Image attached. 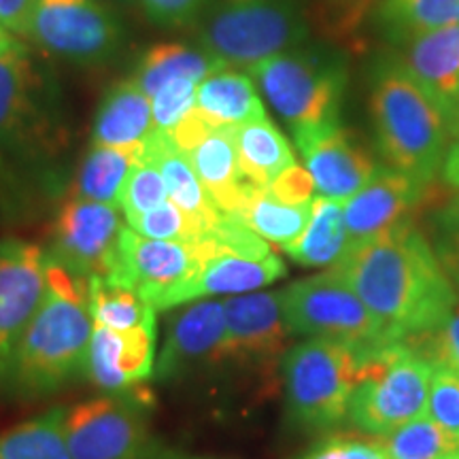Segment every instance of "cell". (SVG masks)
Returning a JSON list of instances; mask_svg holds the SVG:
<instances>
[{"label":"cell","instance_id":"cell-20","mask_svg":"<svg viewBox=\"0 0 459 459\" xmlns=\"http://www.w3.org/2000/svg\"><path fill=\"white\" fill-rule=\"evenodd\" d=\"M404 45V66L459 132V24L417 34Z\"/></svg>","mask_w":459,"mask_h":459},{"label":"cell","instance_id":"cell-25","mask_svg":"<svg viewBox=\"0 0 459 459\" xmlns=\"http://www.w3.org/2000/svg\"><path fill=\"white\" fill-rule=\"evenodd\" d=\"M232 134L240 170L257 187H271L281 172L296 164L290 143L266 117L237 126Z\"/></svg>","mask_w":459,"mask_h":459},{"label":"cell","instance_id":"cell-27","mask_svg":"<svg viewBox=\"0 0 459 459\" xmlns=\"http://www.w3.org/2000/svg\"><path fill=\"white\" fill-rule=\"evenodd\" d=\"M39 77L24 45L0 54V139H15L32 124Z\"/></svg>","mask_w":459,"mask_h":459},{"label":"cell","instance_id":"cell-16","mask_svg":"<svg viewBox=\"0 0 459 459\" xmlns=\"http://www.w3.org/2000/svg\"><path fill=\"white\" fill-rule=\"evenodd\" d=\"M223 315L226 361L271 366L285 355L291 332L283 317V290L228 298Z\"/></svg>","mask_w":459,"mask_h":459},{"label":"cell","instance_id":"cell-5","mask_svg":"<svg viewBox=\"0 0 459 459\" xmlns=\"http://www.w3.org/2000/svg\"><path fill=\"white\" fill-rule=\"evenodd\" d=\"M249 71L291 130L341 122L347 66L336 54L290 51L262 60Z\"/></svg>","mask_w":459,"mask_h":459},{"label":"cell","instance_id":"cell-21","mask_svg":"<svg viewBox=\"0 0 459 459\" xmlns=\"http://www.w3.org/2000/svg\"><path fill=\"white\" fill-rule=\"evenodd\" d=\"M183 153L187 156L209 198L213 200V204L221 213L238 215L247 198L255 189H262L254 186L240 170L232 128H213L211 126Z\"/></svg>","mask_w":459,"mask_h":459},{"label":"cell","instance_id":"cell-48","mask_svg":"<svg viewBox=\"0 0 459 459\" xmlns=\"http://www.w3.org/2000/svg\"><path fill=\"white\" fill-rule=\"evenodd\" d=\"M443 459H459V449H457V451H453V453H449V455H445Z\"/></svg>","mask_w":459,"mask_h":459},{"label":"cell","instance_id":"cell-22","mask_svg":"<svg viewBox=\"0 0 459 459\" xmlns=\"http://www.w3.org/2000/svg\"><path fill=\"white\" fill-rule=\"evenodd\" d=\"M139 158H145L158 166L164 177L170 203H175L183 213L196 221L200 234L220 220L221 211L209 198L187 156L175 145L169 132L153 128L152 134L143 141Z\"/></svg>","mask_w":459,"mask_h":459},{"label":"cell","instance_id":"cell-23","mask_svg":"<svg viewBox=\"0 0 459 459\" xmlns=\"http://www.w3.org/2000/svg\"><path fill=\"white\" fill-rule=\"evenodd\" d=\"M149 96L134 82L117 83L102 100L94 122V147H143L152 134Z\"/></svg>","mask_w":459,"mask_h":459},{"label":"cell","instance_id":"cell-10","mask_svg":"<svg viewBox=\"0 0 459 459\" xmlns=\"http://www.w3.org/2000/svg\"><path fill=\"white\" fill-rule=\"evenodd\" d=\"M198 264L192 243L145 238L124 228L105 279L136 291L158 313L175 308L177 294L196 274Z\"/></svg>","mask_w":459,"mask_h":459},{"label":"cell","instance_id":"cell-34","mask_svg":"<svg viewBox=\"0 0 459 459\" xmlns=\"http://www.w3.org/2000/svg\"><path fill=\"white\" fill-rule=\"evenodd\" d=\"M377 440L387 459H443L459 449L457 440L426 415L377 436Z\"/></svg>","mask_w":459,"mask_h":459},{"label":"cell","instance_id":"cell-43","mask_svg":"<svg viewBox=\"0 0 459 459\" xmlns=\"http://www.w3.org/2000/svg\"><path fill=\"white\" fill-rule=\"evenodd\" d=\"M204 0H143L147 15L162 26H181L194 20Z\"/></svg>","mask_w":459,"mask_h":459},{"label":"cell","instance_id":"cell-26","mask_svg":"<svg viewBox=\"0 0 459 459\" xmlns=\"http://www.w3.org/2000/svg\"><path fill=\"white\" fill-rule=\"evenodd\" d=\"M349 247L347 223H344L342 203L315 196L313 213L307 228L294 243L285 245L283 251L302 266H328L336 264Z\"/></svg>","mask_w":459,"mask_h":459},{"label":"cell","instance_id":"cell-13","mask_svg":"<svg viewBox=\"0 0 459 459\" xmlns=\"http://www.w3.org/2000/svg\"><path fill=\"white\" fill-rule=\"evenodd\" d=\"M429 189L432 186H423L392 166L377 169L368 183L342 203L349 247L415 226L419 211L429 200Z\"/></svg>","mask_w":459,"mask_h":459},{"label":"cell","instance_id":"cell-3","mask_svg":"<svg viewBox=\"0 0 459 459\" xmlns=\"http://www.w3.org/2000/svg\"><path fill=\"white\" fill-rule=\"evenodd\" d=\"M94 321L88 300L45 287L11 359L7 385L26 398H43L85 377Z\"/></svg>","mask_w":459,"mask_h":459},{"label":"cell","instance_id":"cell-44","mask_svg":"<svg viewBox=\"0 0 459 459\" xmlns=\"http://www.w3.org/2000/svg\"><path fill=\"white\" fill-rule=\"evenodd\" d=\"M330 24L341 34H351L359 26L361 17L368 13L372 0H328Z\"/></svg>","mask_w":459,"mask_h":459},{"label":"cell","instance_id":"cell-31","mask_svg":"<svg viewBox=\"0 0 459 459\" xmlns=\"http://www.w3.org/2000/svg\"><path fill=\"white\" fill-rule=\"evenodd\" d=\"M383 32L406 43L417 34L459 24V0H385L381 4Z\"/></svg>","mask_w":459,"mask_h":459},{"label":"cell","instance_id":"cell-8","mask_svg":"<svg viewBox=\"0 0 459 459\" xmlns=\"http://www.w3.org/2000/svg\"><path fill=\"white\" fill-rule=\"evenodd\" d=\"M283 317L294 336L341 342L355 351L394 342L347 281L334 271L285 287Z\"/></svg>","mask_w":459,"mask_h":459},{"label":"cell","instance_id":"cell-37","mask_svg":"<svg viewBox=\"0 0 459 459\" xmlns=\"http://www.w3.org/2000/svg\"><path fill=\"white\" fill-rule=\"evenodd\" d=\"M404 342L432 366H443L459 375V300L449 319L438 330L409 338Z\"/></svg>","mask_w":459,"mask_h":459},{"label":"cell","instance_id":"cell-41","mask_svg":"<svg viewBox=\"0 0 459 459\" xmlns=\"http://www.w3.org/2000/svg\"><path fill=\"white\" fill-rule=\"evenodd\" d=\"M274 198L283 200L290 204H304L311 203L315 198V183L302 166H290L285 172H281L277 179L273 181L271 187H266Z\"/></svg>","mask_w":459,"mask_h":459},{"label":"cell","instance_id":"cell-4","mask_svg":"<svg viewBox=\"0 0 459 459\" xmlns=\"http://www.w3.org/2000/svg\"><path fill=\"white\" fill-rule=\"evenodd\" d=\"M358 353V385L347 419L361 434L385 436L428 411L432 364L404 341L383 342Z\"/></svg>","mask_w":459,"mask_h":459},{"label":"cell","instance_id":"cell-46","mask_svg":"<svg viewBox=\"0 0 459 459\" xmlns=\"http://www.w3.org/2000/svg\"><path fill=\"white\" fill-rule=\"evenodd\" d=\"M440 175H443L446 186L459 189V136L451 143L449 149H446Z\"/></svg>","mask_w":459,"mask_h":459},{"label":"cell","instance_id":"cell-40","mask_svg":"<svg viewBox=\"0 0 459 459\" xmlns=\"http://www.w3.org/2000/svg\"><path fill=\"white\" fill-rule=\"evenodd\" d=\"M432 249L446 277L459 290V198L440 206L432 217Z\"/></svg>","mask_w":459,"mask_h":459},{"label":"cell","instance_id":"cell-24","mask_svg":"<svg viewBox=\"0 0 459 459\" xmlns=\"http://www.w3.org/2000/svg\"><path fill=\"white\" fill-rule=\"evenodd\" d=\"M196 113L213 128H237L266 117L254 82L230 68L198 83Z\"/></svg>","mask_w":459,"mask_h":459},{"label":"cell","instance_id":"cell-38","mask_svg":"<svg viewBox=\"0 0 459 459\" xmlns=\"http://www.w3.org/2000/svg\"><path fill=\"white\" fill-rule=\"evenodd\" d=\"M426 412L459 443V375L443 366H432Z\"/></svg>","mask_w":459,"mask_h":459},{"label":"cell","instance_id":"cell-30","mask_svg":"<svg viewBox=\"0 0 459 459\" xmlns=\"http://www.w3.org/2000/svg\"><path fill=\"white\" fill-rule=\"evenodd\" d=\"M311 213L313 200L304 204H290L274 198L268 189H255L247 198L240 213L234 217L247 223L257 237L285 247L300 237L302 230L311 220Z\"/></svg>","mask_w":459,"mask_h":459},{"label":"cell","instance_id":"cell-32","mask_svg":"<svg viewBox=\"0 0 459 459\" xmlns=\"http://www.w3.org/2000/svg\"><path fill=\"white\" fill-rule=\"evenodd\" d=\"M143 147H94L83 160L77 196L117 206L119 192Z\"/></svg>","mask_w":459,"mask_h":459},{"label":"cell","instance_id":"cell-29","mask_svg":"<svg viewBox=\"0 0 459 459\" xmlns=\"http://www.w3.org/2000/svg\"><path fill=\"white\" fill-rule=\"evenodd\" d=\"M0 459H73L66 445V411L56 406L0 434Z\"/></svg>","mask_w":459,"mask_h":459},{"label":"cell","instance_id":"cell-9","mask_svg":"<svg viewBox=\"0 0 459 459\" xmlns=\"http://www.w3.org/2000/svg\"><path fill=\"white\" fill-rule=\"evenodd\" d=\"M152 398L145 389H130L107 398L82 402L66 411V445L73 459H149L147 426Z\"/></svg>","mask_w":459,"mask_h":459},{"label":"cell","instance_id":"cell-47","mask_svg":"<svg viewBox=\"0 0 459 459\" xmlns=\"http://www.w3.org/2000/svg\"><path fill=\"white\" fill-rule=\"evenodd\" d=\"M17 41L13 37H9V32H4L3 28H0V54H4V51H9L11 48H15Z\"/></svg>","mask_w":459,"mask_h":459},{"label":"cell","instance_id":"cell-15","mask_svg":"<svg viewBox=\"0 0 459 459\" xmlns=\"http://www.w3.org/2000/svg\"><path fill=\"white\" fill-rule=\"evenodd\" d=\"M45 296V254L26 240H0V383Z\"/></svg>","mask_w":459,"mask_h":459},{"label":"cell","instance_id":"cell-39","mask_svg":"<svg viewBox=\"0 0 459 459\" xmlns=\"http://www.w3.org/2000/svg\"><path fill=\"white\" fill-rule=\"evenodd\" d=\"M196 88L198 83L189 79H175L164 85L152 99L153 128L170 134L196 108Z\"/></svg>","mask_w":459,"mask_h":459},{"label":"cell","instance_id":"cell-12","mask_svg":"<svg viewBox=\"0 0 459 459\" xmlns=\"http://www.w3.org/2000/svg\"><path fill=\"white\" fill-rule=\"evenodd\" d=\"M122 230L117 206L77 196L57 213L48 255L79 279L107 277Z\"/></svg>","mask_w":459,"mask_h":459},{"label":"cell","instance_id":"cell-36","mask_svg":"<svg viewBox=\"0 0 459 459\" xmlns=\"http://www.w3.org/2000/svg\"><path fill=\"white\" fill-rule=\"evenodd\" d=\"M128 228L145 238L156 240H177V243H194L200 237V228L192 217H187L183 211L170 200L158 204L156 209L147 213L130 217Z\"/></svg>","mask_w":459,"mask_h":459},{"label":"cell","instance_id":"cell-1","mask_svg":"<svg viewBox=\"0 0 459 459\" xmlns=\"http://www.w3.org/2000/svg\"><path fill=\"white\" fill-rule=\"evenodd\" d=\"M332 271L347 281L394 342L438 330L459 300L417 226L349 247Z\"/></svg>","mask_w":459,"mask_h":459},{"label":"cell","instance_id":"cell-49","mask_svg":"<svg viewBox=\"0 0 459 459\" xmlns=\"http://www.w3.org/2000/svg\"><path fill=\"white\" fill-rule=\"evenodd\" d=\"M383 459H387V457H383Z\"/></svg>","mask_w":459,"mask_h":459},{"label":"cell","instance_id":"cell-18","mask_svg":"<svg viewBox=\"0 0 459 459\" xmlns=\"http://www.w3.org/2000/svg\"><path fill=\"white\" fill-rule=\"evenodd\" d=\"M156 321L132 330L94 325L85 377L108 394L130 392L149 381L156 366Z\"/></svg>","mask_w":459,"mask_h":459},{"label":"cell","instance_id":"cell-7","mask_svg":"<svg viewBox=\"0 0 459 459\" xmlns=\"http://www.w3.org/2000/svg\"><path fill=\"white\" fill-rule=\"evenodd\" d=\"M287 412L304 428L324 429L347 417L358 385V353L347 344L308 338L283 355Z\"/></svg>","mask_w":459,"mask_h":459},{"label":"cell","instance_id":"cell-6","mask_svg":"<svg viewBox=\"0 0 459 459\" xmlns=\"http://www.w3.org/2000/svg\"><path fill=\"white\" fill-rule=\"evenodd\" d=\"M307 22L294 0H220L200 41L226 66L254 68L307 39Z\"/></svg>","mask_w":459,"mask_h":459},{"label":"cell","instance_id":"cell-35","mask_svg":"<svg viewBox=\"0 0 459 459\" xmlns=\"http://www.w3.org/2000/svg\"><path fill=\"white\" fill-rule=\"evenodd\" d=\"M166 200H169V192H166L164 177L158 166L145 158L136 160L132 164L128 177H126L117 198V204L122 206L126 220L147 213V211L156 209Z\"/></svg>","mask_w":459,"mask_h":459},{"label":"cell","instance_id":"cell-45","mask_svg":"<svg viewBox=\"0 0 459 459\" xmlns=\"http://www.w3.org/2000/svg\"><path fill=\"white\" fill-rule=\"evenodd\" d=\"M37 0H0V28L4 32L28 34Z\"/></svg>","mask_w":459,"mask_h":459},{"label":"cell","instance_id":"cell-14","mask_svg":"<svg viewBox=\"0 0 459 459\" xmlns=\"http://www.w3.org/2000/svg\"><path fill=\"white\" fill-rule=\"evenodd\" d=\"M298 152L321 196L344 203L368 183L378 166L341 122L291 130Z\"/></svg>","mask_w":459,"mask_h":459},{"label":"cell","instance_id":"cell-2","mask_svg":"<svg viewBox=\"0 0 459 459\" xmlns=\"http://www.w3.org/2000/svg\"><path fill=\"white\" fill-rule=\"evenodd\" d=\"M370 115L377 147L387 164L432 186L459 132L400 57H383L372 68Z\"/></svg>","mask_w":459,"mask_h":459},{"label":"cell","instance_id":"cell-19","mask_svg":"<svg viewBox=\"0 0 459 459\" xmlns=\"http://www.w3.org/2000/svg\"><path fill=\"white\" fill-rule=\"evenodd\" d=\"M192 245L200 260L198 271L179 290L175 307L215 294H245V291L271 285L287 274L285 264L277 254L257 260V257L209 249L200 243Z\"/></svg>","mask_w":459,"mask_h":459},{"label":"cell","instance_id":"cell-11","mask_svg":"<svg viewBox=\"0 0 459 459\" xmlns=\"http://www.w3.org/2000/svg\"><path fill=\"white\" fill-rule=\"evenodd\" d=\"M28 37L68 60L99 62L117 48L119 28L96 0H37Z\"/></svg>","mask_w":459,"mask_h":459},{"label":"cell","instance_id":"cell-28","mask_svg":"<svg viewBox=\"0 0 459 459\" xmlns=\"http://www.w3.org/2000/svg\"><path fill=\"white\" fill-rule=\"evenodd\" d=\"M223 68L228 66L206 51L189 49L186 45L177 43H164L147 51L132 82L139 85L149 99H153L164 85L175 79H189V82L200 83Z\"/></svg>","mask_w":459,"mask_h":459},{"label":"cell","instance_id":"cell-33","mask_svg":"<svg viewBox=\"0 0 459 459\" xmlns=\"http://www.w3.org/2000/svg\"><path fill=\"white\" fill-rule=\"evenodd\" d=\"M88 311L94 325L111 330H132L156 321V311L136 291L105 277L88 281Z\"/></svg>","mask_w":459,"mask_h":459},{"label":"cell","instance_id":"cell-17","mask_svg":"<svg viewBox=\"0 0 459 459\" xmlns=\"http://www.w3.org/2000/svg\"><path fill=\"white\" fill-rule=\"evenodd\" d=\"M226 315L223 302H194L170 319L164 347L153 366L160 383L226 361Z\"/></svg>","mask_w":459,"mask_h":459},{"label":"cell","instance_id":"cell-42","mask_svg":"<svg viewBox=\"0 0 459 459\" xmlns=\"http://www.w3.org/2000/svg\"><path fill=\"white\" fill-rule=\"evenodd\" d=\"M381 446L377 436L372 440L359 438V436H336L328 445L321 446L308 459H383Z\"/></svg>","mask_w":459,"mask_h":459}]
</instances>
